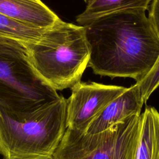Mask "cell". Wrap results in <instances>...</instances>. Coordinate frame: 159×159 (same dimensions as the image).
Segmentation results:
<instances>
[{
	"label": "cell",
	"instance_id": "1",
	"mask_svg": "<svg viewBox=\"0 0 159 159\" xmlns=\"http://www.w3.org/2000/svg\"><path fill=\"white\" fill-rule=\"evenodd\" d=\"M145 9H128L84 25L94 74L130 78L139 83L159 56V38Z\"/></svg>",
	"mask_w": 159,
	"mask_h": 159
},
{
	"label": "cell",
	"instance_id": "2",
	"mask_svg": "<svg viewBox=\"0 0 159 159\" xmlns=\"http://www.w3.org/2000/svg\"><path fill=\"white\" fill-rule=\"evenodd\" d=\"M24 45L30 67L48 86L57 91L81 82L90 56L84 26L60 19Z\"/></svg>",
	"mask_w": 159,
	"mask_h": 159
},
{
	"label": "cell",
	"instance_id": "3",
	"mask_svg": "<svg viewBox=\"0 0 159 159\" xmlns=\"http://www.w3.org/2000/svg\"><path fill=\"white\" fill-rule=\"evenodd\" d=\"M66 128L63 96L27 112L0 106V155L2 159H53Z\"/></svg>",
	"mask_w": 159,
	"mask_h": 159
},
{
	"label": "cell",
	"instance_id": "4",
	"mask_svg": "<svg viewBox=\"0 0 159 159\" xmlns=\"http://www.w3.org/2000/svg\"><path fill=\"white\" fill-rule=\"evenodd\" d=\"M60 97L32 70L24 42L0 32V106L27 112Z\"/></svg>",
	"mask_w": 159,
	"mask_h": 159
},
{
	"label": "cell",
	"instance_id": "5",
	"mask_svg": "<svg viewBox=\"0 0 159 159\" xmlns=\"http://www.w3.org/2000/svg\"><path fill=\"white\" fill-rule=\"evenodd\" d=\"M140 117L132 116L95 134L66 128L53 159H134Z\"/></svg>",
	"mask_w": 159,
	"mask_h": 159
},
{
	"label": "cell",
	"instance_id": "6",
	"mask_svg": "<svg viewBox=\"0 0 159 159\" xmlns=\"http://www.w3.org/2000/svg\"><path fill=\"white\" fill-rule=\"evenodd\" d=\"M127 88L95 82H80L66 99V127L86 132L92 120Z\"/></svg>",
	"mask_w": 159,
	"mask_h": 159
},
{
	"label": "cell",
	"instance_id": "7",
	"mask_svg": "<svg viewBox=\"0 0 159 159\" xmlns=\"http://www.w3.org/2000/svg\"><path fill=\"white\" fill-rule=\"evenodd\" d=\"M144 101L135 83L112 100L92 120L85 132L98 133L134 115H140Z\"/></svg>",
	"mask_w": 159,
	"mask_h": 159
},
{
	"label": "cell",
	"instance_id": "8",
	"mask_svg": "<svg viewBox=\"0 0 159 159\" xmlns=\"http://www.w3.org/2000/svg\"><path fill=\"white\" fill-rule=\"evenodd\" d=\"M0 13L41 29L51 27L60 19L41 0H0Z\"/></svg>",
	"mask_w": 159,
	"mask_h": 159
},
{
	"label": "cell",
	"instance_id": "9",
	"mask_svg": "<svg viewBox=\"0 0 159 159\" xmlns=\"http://www.w3.org/2000/svg\"><path fill=\"white\" fill-rule=\"evenodd\" d=\"M134 159H159V112L152 106L140 114Z\"/></svg>",
	"mask_w": 159,
	"mask_h": 159
},
{
	"label": "cell",
	"instance_id": "10",
	"mask_svg": "<svg viewBox=\"0 0 159 159\" xmlns=\"http://www.w3.org/2000/svg\"><path fill=\"white\" fill-rule=\"evenodd\" d=\"M85 10L79 14L76 22L84 26L100 17L128 9H148L151 0H83Z\"/></svg>",
	"mask_w": 159,
	"mask_h": 159
},
{
	"label": "cell",
	"instance_id": "11",
	"mask_svg": "<svg viewBox=\"0 0 159 159\" xmlns=\"http://www.w3.org/2000/svg\"><path fill=\"white\" fill-rule=\"evenodd\" d=\"M44 30L30 27L0 13V32L24 43L37 40Z\"/></svg>",
	"mask_w": 159,
	"mask_h": 159
},
{
	"label": "cell",
	"instance_id": "12",
	"mask_svg": "<svg viewBox=\"0 0 159 159\" xmlns=\"http://www.w3.org/2000/svg\"><path fill=\"white\" fill-rule=\"evenodd\" d=\"M136 83L139 86L145 103L159 86V56L148 73Z\"/></svg>",
	"mask_w": 159,
	"mask_h": 159
},
{
	"label": "cell",
	"instance_id": "13",
	"mask_svg": "<svg viewBox=\"0 0 159 159\" xmlns=\"http://www.w3.org/2000/svg\"><path fill=\"white\" fill-rule=\"evenodd\" d=\"M147 10L149 22L159 38V0H151Z\"/></svg>",
	"mask_w": 159,
	"mask_h": 159
}]
</instances>
